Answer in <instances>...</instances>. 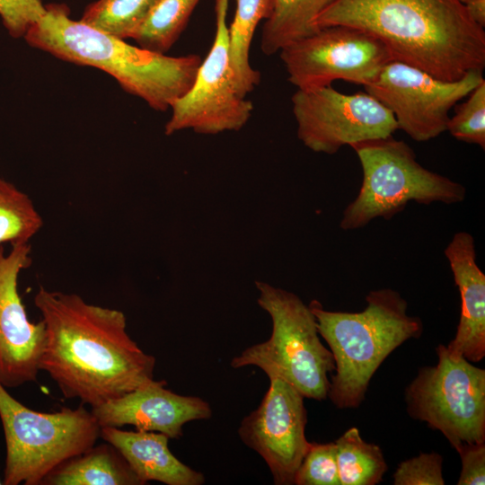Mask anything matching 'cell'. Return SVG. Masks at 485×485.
<instances>
[{"label":"cell","instance_id":"obj_1","mask_svg":"<svg viewBox=\"0 0 485 485\" xmlns=\"http://www.w3.org/2000/svg\"><path fill=\"white\" fill-rule=\"evenodd\" d=\"M34 304L45 329L40 370L49 375L65 398L92 409L154 379L155 357L128 335L121 311L43 287Z\"/></svg>","mask_w":485,"mask_h":485},{"label":"cell","instance_id":"obj_2","mask_svg":"<svg viewBox=\"0 0 485 485\" xmlns=\"http://www.w3.org/2000/svg\"><path fill=\"white\" fill-rule=\"evenodd\" d=\"M317 29L344 25L381 40L392 57L444 81L485 66V32L459 0H336Z\"/></svg>","mask_w":485,"mask_h":485},{"label":"cell","instance_id":"obj_3","mask_svg":"<svg viewBox=\"0 0 485 485\" xmlns=\"http://www.w3.org/2000/svg\"><path fill=\"white\" fill-rule=\"evenodd\" d=\"M44 15L27 31L26 41L63 60L100 68L123 89L165 111L191 87L201 57H170L72 20L63 4L45 5Z\"/></svg>","mask_w":485,"mask_h":485},{"label":"cell","instance_id":"obj_4","mask_svg":"<svg viewBox=\"0 0 485 485\" xmlns=\"http://www.w3.org/2000/svg\"><path fill=\"white\" fill-rule=\"evenodd\" d=\"M366 301L359 313L328 311L318 300L308 304L334 358L327 397L339 409L357 408L384 359L423 332L421 319L407 313L408 303L399 292L373 290Z\"/></svg>","mask_w":485,"mask_h":485},{"label":"cell","instance_id":"obj_5","mask_svg":"<svg viewBox=\"0 0 485 485\" xmlns=\"http://www.w3.org/2000/svg\"><path fill=\"white\" fill-rule=\"evenodd\" d=\"M258 304L271 318L272 331L264 342L245 348L231 361L233 368L253 366L269 377L280 378L304 398H327L333 356L321 341L309 305L295 293L256 281Z\"/></svg>","mask_w":485,"mask_h":485},{"label":"cell","instance_id":"obj_6","mask_svg":"<svg viewBox=\"0 0 485 485\" xmlns=\"http://www.w3.org/2000/svg\"><path fill=\"white\" fill-rule=\"evenodd\" d=\"M351 147L361 163L363 181L343 211L340 225L345 231L362 228L377 217L389 220L410 201L454 204L465 198L461 183L423 167L412 148L392 136Z\"/></svg>","mask_w":485,"mask_h":485},{"label":"cell","instance_id":"obj_7","mask_svg":"<svg viewBox=\"0 0 485 485\" xmlns=\"http://www.w3.org/2000/svg\"><path fill=\"white\" fill-rule=\"evenodd\" d=\"M0 420L6 456L4 485H39L57 466L93 446L101 427L80 406L40 412L15 400L0 384Z\"/></svg>","mask_w":485,"mask_h":485},{"label":"cell","instance_id":"obj_8","mask_svg":"<svg viewBox=\"0 0 485 485\" xmlns=\"http://www.w3.org/2000/svg\"><path fill=\"white\" fill-rule=\"evenodd\" d=\"M436 366L419 368L405 391L409 415L440 431L455 448L485 442V370L436 347Z\"/></svg>","mask_w":485,"mask_h":485},{"label":"cell","instance_id":"obj_9","mask_svg":"<svg viewBox=\"0 0 485 485\" xmlns=\"http://www.w3.org/2000/svg\"><path fill=\"white\" fill-rule=\"evenodd\" d=\"M228 4L229 0H216L213 44L190 90L170 108L165 135L184 129L204 135L237 131L251 117L253 104L240 93L230 63Z\"/></svg>","mask_w":485,"mask_h":485},{"label":"cell","instance_id":"obj_10","mask_svg":"<svg viewBox=\"0 0 485 485\" xmlns=\"http://www.w3.org/2000/svg\"><path fill=\"white\" fill-rule=\"evenodd\" d=\"M291 101L297 137L316 153L333 154L398 129L392 111L366 92L345 94L330 84L297 89Z\"/></svg>","mask_w":485,"mask_h":485},{"label":"cell","instance_id":"obj_11","mask_svg":"<svg viewBox=\"0 0 485 485\" xmlns=\"http://www.w3.org/2000/svg\"><path fill=\"white\" fill-rule=\"evenodd\" d=\"M279 54L288 81L297 89L330 85L338 79L365 86L394 60L381 40L344 25L320 28Z\"/></svg>","mask_w":485,"mask_h":485},{"label":"cell","instance_id":"obj_12","mask_svg":"<svg viewBox=\"0 0 485 485\" xmlns=\"http://www.w3.org/2000/svg\"><path fill=\"white\" fill-rule=\"evenodd\" d=\"M483 80L482 71L472 70L457 81H444L392 60L364 88L392 111L398 129L424 142L446 130L450 110Z\"/></svg>","mask_w":485,"mask_h":485},{"label":"cell","instance_id":"obj_13","mask_svg":"<svg viewBox=\"0 0 485 485\" xmlns=\"http://www.w3.org/2000/svg\"><path fill=\"white\" fill-rule=\"evenodd\" d=\"M304 399L289 383L271 378L259 407L242 419L238 428L242 443L265 461L276 485L294 484L311 445L305 436Z\"/></svg>","mask_w":485,"mask_h":485},{"label":"cell","instance_id":"obj_14","mask_svg":"<svg viewBox=\"0 0 485 485\" xmlns=\"http://www.w3.org/2000/svg\"><path fill=\"white\" fill-rule=\"evenodd\" d=\"M29 242L0 246V384L17 388L35 382L45 342L44 323L28 319L18 292L22 270L31 264Z\"/></svg>","mask_w":485,"mask_h":485},{"label":"cell","instance_id":"obj_15","mask_svg":"<svg viewBox=\"0 0 485 485\" xmlns=\"http://www.w3.org/2000/svg\"><path fill=\"white\" fill-rule=\"evenodd\" d=\"M166 385L165 380L153 379L91 410L101 428L131 425L137 430L159 432L170 439H179L186 423L209 419L212 410L200 397L175 393Z\"/></svg>","mask_w":485,"mask_h":485},{"label":"cell","instance_id":"obj_16","mask_svg":"<svg viewBox=\"0 0 485 485\" xmlns=\"http://www.w3.org/2000/svg\"><path fill=\"white\" fill-rule=\"evenodd\" d=\"M445 255L461 295L456 334L446 348L453 355L477 363L485 357V275L476 263L472 235L456 233Z\"/></svg>","mask_w":485,"mask_h":485},{"label":"cell","instance_id":"obj_17","mask_svg":"<svg viewBox=\"0 0 485 485\" xmlns=\"http://www.w3.org/2000/svg\"><path fill=\"white\" fill-rule=\"evenodd\" d=\"M101 437L124 457L143 484L154 481L167 485H202L205 476L181 462L169 449V437L153 431H125L101 428Z\"/></svg>","mask_w":485,"mask_h":485},{"label":"cell","instance_id":"obj_18","mask_svg":"<svg viewBox=\"0 0 485 485\" xmlns=\"http://www.w3.org/2000/svg\"><path fill=\"white\" fill-rule=\"evenodd\" d=\"M41 484L144 485L121 454L107 442L64 462Z\"/></svg>","mask_w":485,"mask_h":485},{"label":"cell","instance_id":"obj_19","mask_svg":"<svg viewBox=\"0 0 485 485\" xmlns=\"http://www.w3.org/2000/svg\"><path fill=\"white\" fill-rule=\"evenodd\" d=\"M335 1L273 0L271 13L261 31V51L267 56L274 55L288 44L316 31L315 19Z\"/></svg>","mask_w":485,"mask_h":485},{"label":"cell","instance_id":"obj_20","mask_svg":"<svg viewBox=\"0 0 485 485\" xmlns=\"http://www.w3.org/2000/svg\"><path fill=\"white\" fill-rule=\"evenodd\" d=\"M236 8L228 27L230 63L240 93L246 97L260 81V74L250 64L254 31L272 11L273 0H235Z\"/></svg>","mask_w":485,"mask_h":485},{"label":"cell","instance_id":"obj_21","mask_svg":"<svg viewBox=\"0 0 485 485\" xmlns=\"http://www.w3.org/2000/svg\"><path fill=\"white\" fill-rule=\"evenodd\" d=\"M340 485H375L387 471L382 449L366 442L357 428H350L336 441Z\"/></svg>","mask_w":485,"mask_h":485},{"label":"cell","instance_id":"obj_22","mask_svg":"<svg viewBox=\"0 0 485 485\" xmlns=\"http://www.w3.org/2000/svg\"><path fill=\"white\" fill-rule=\"evenodd\" d=\"M199 0H158L133 39L141 48L164 53L184 30Z\"/></svg>","mask_w":485,"mask_h":485},{"label":"cell","instance_id":"obj_23","mask_svg":"<svg viewBox=\"0 0 485 485\" xmlns=\"http://www.w3.org/2000/svg\"><path fill=\"white\" fill-rule=\"evenodd\" d=\"M42 225L30 197L0 177V246L29 242Z\"/></svg>","mask_w":485,"mask_h":485},{"label":"cell","instance_id":"obj_24","mask_svg":"<svg viewBox=\"0 0 485 485\" xmlns=\"http://www.w3.org/2000/svg\"><path fill=\"white\" fill-rule=\"evenodd\" d=\"M157 1L97 0L86 7L80 21L119 39H133Z\"/></svg>","mask_w":485,"mask_h":485},{"label":"cell","instance_id":"obj_25","mask_svg":"<svg viewBox=\"0 0 485 485\" xmlns=\"http://www.w3.org/2000/svg\"><path fill=\"white\" fill-rule=\"evenodd\" d=\"M449 118L446 130L457 140L485 148V81L483 80Z\"/></svg>","mask_w":485,"mask_h":485},{"label":"cell","instance_id":"obj_26","mask_svg":"<svg viewBox=\"0 0 485 485\" xmlns=\"http://www.w3.org/2000/svg\"><path fill=\"white\" fill-rule=\"evenodd\" d=\"M295 485H340L335 442L311 443L295 475Z\"/></svg>","mask_w":485,"mask_h":485},{"label":"cell","instance_id":"obj_27","mask_svg":"<svg viewBox=\"0 0 485 485\" xmlns=\"http://www.w3.org/2000/svg\"><path fill=\"white\" fill-rule=\"evenodd\" d=\"M443 457L435 452L401 462L393 473L394 485H444Z\"/></svg>","mask_w":485,"mask_h":485},{"label":"cell","instance_id":"obj_28","mask_svg":"<svg viewBox=\"0 0 485 485\" xmlns=\"http://www.w3.org/2000/svg\"><path fill=\"white\" fill-rule=\"evenodd\" d=\"M45 12L46 7L41 0H0V17L14 38L24 37Z\"/></svg>","mask_w":485,"mask_h":485},{"label":"cell","instance_id":"obj_29","mask_svg":"<svg viewBox=\"0 0 485 485\" xmlns=\"http://www.w3.org/2000/svg\"><path fill=\"white\" fill-rule=\"evenodd\" d=\"M462 462L458 485L485 484V442L463 443L454 448Z\"/></svg>","mask_w":485,"mask_h":485},{"label":"cell","instance_id":"obj_30","mask_svg":"<svg viewBox=\"0 0 485 485\" xmlns=\"http://www.w3.org/2000/svg\"><path fill=\"white\" fill-rule=\"evenodd\" d=\"M467 9L472 19L481 27L485 26V0H459Z\"/></svg>","mask_w":485,"mask_h":485},{"label":"cell","instance_id":"obj_31","mask_svg":"<svg viewBox=\"0 0 485 485\" xmlns=\"http://www.w3.org/2000/svg\"><path fill=\"white\" fill-rule=\"evenodd\" d=\"M0 484H2V481L0 480Z\"/></svg>","mask_w":485,"mask_h":485}]
</instances>
